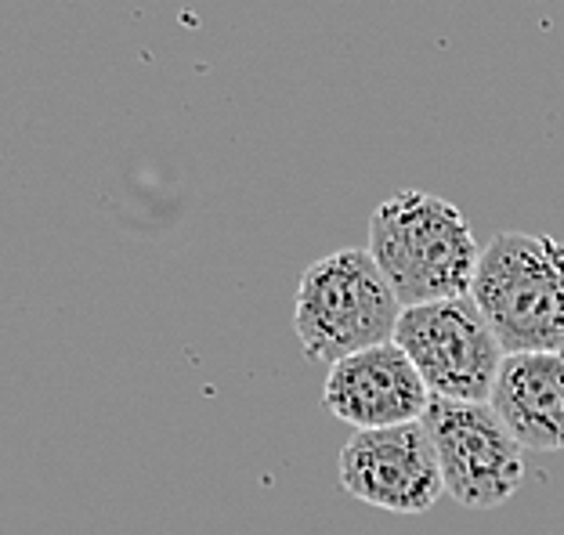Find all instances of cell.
<instances>
[{
  "label": "cell",
  "mask_w": 564,
  "mask_h": 535,
  "mask_svg": "<svg viewBox=\"0 0 564 535\" xmlns=\"http://www.w3.org/2000/svg\"><path fill=\"white\" fill-rule=\"evenodd\" d=\"M366 250L373 253L402 308L470 297L481 258L464 210L420 188H405L380 203L369 218Z\"/></svg>",
  "instance_id": "1"
},
{
  "label": "cell",
  "mask_w": 564,
  "mask_h": 535,
  "mask_svg": "<svg viewBox=\"0 0 564 535\" xmlns=\"http://www.w3.org/2000/svg\"><path fill=\"white\" fill-rule=\"evenodd\" d=\"M470 297L507 354L564 351V243L546 232H496L481 247Z\"/></svg>",
  "instance_id": "2"
},
{
  "label": "cell",
  "mask_w": 564,
  "mask_h": 535,
  "mask_svg": "<svg viewBox=\"0 0 564 535\" xmlns=\"http://www.w3.org/2000/svg\"><path fill=\"white\" fill-rule=\"evenodd\" d=\"M402 304L369 250H333L304 268L293 334L312 362H340L394 340Z\"/></svg>",
  "instance_id": "3"
},
{
  "label": "cell",
  "mask_w": 564,
  "mask_h": 535,
  "mask_svg": "<svg viewBox=\"0 0 564 535\" xmlns=\"http://www.w3.org/2000/svg\"><path fill=\"white\" fill-rule=\"evenodd\" d=\"M394 343L416 365L431 398L448 402H489L507 359L474 297L402 308Z\"/></svg>",
  "instance_id": "4"
},
{
  "label": "cell",
  "mask_w": 564,
  "mask_h": 535,
  "mask_svg": "<svg viewBox=\"0 0 564 535\" xmlns=\"http://www.w3.org/2000/svg\"><path fill=\"white\" fill-rule=\"evenodd\" d=\"M423 427L438 452L445 492L467 511H496L524 481V445L489 402L431 398Z\"/></svg>",
  "instance_id": "5"
},
{
  "label": "cell",
  "mask_w": 564,
  "mask_h": 535,
  "mask_svg": "<svg viewBox=\"0 0 564 535\" xmlns=\"http://www.w3.org/2000/svg\"><path fill=\"white\" fill-rule=\"evenodd\" d=\"M337 470L344 492L391 514H427L445 492L438 452L423 419L355 430L344 441Z\"/></svg>",
  "instance_id": "6"
},
{
  "label": "cell",
  "mask_w": 564,
  "mask_h": 535,
  "mask_svg": "<svg viewBox=\"0 0 564 535\" xmlns=\"http://www.w3.org/2000/svg\"><path fill=\"white\" fill-rule=\"evenodd\" d=\"M323 402L340 424L355 430H377L423 419L431 405V391L416 373V365L409 362V354L394 340H388L333 362Z\"/></svg>",
  "instance_id": "7"
},
{
  "label": "cell",
  "mask_w": 564,
  "mask_h": 535,
  "mask_svg": "<svg viewBox=\"0 0 564 535\" xmlns=\"http://www.w3.org/2000/svg\"><path fill=\"white\" fill-rule=\"evenodd\" d=\"M489 405L524 449L564 452V351L507 354Z\"/></svg>",
  "instance_id": "8"
}]
</instances>
